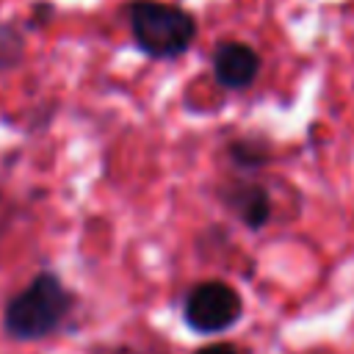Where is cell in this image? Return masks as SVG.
Returning <instances> with one entry per match:
<instances>
[{
  "label": "cell",
  "mask_w": 354,
  "mask_h": 354,
  "mask_svg": "<svg viewBox=\"0 0 354 354\" xmlns=\"http://www.w3.org/2000/svg\"><path fill=\"white\" fill-rule=\"evenodd\" d=\"M77 307L75 290L50 268L36 271L33 279L11 293L3 304L0 326L8 340L39 343L58 335Z\"/></svg>",
  "instance_id": "obj_1"
},
{
  "label": "cell",
  "mask_w": 354,
  "mask_h": 354,
  "mask_svg": "<svg viewBox=\"0 0 354 354\" xmlns=\"http://www.w3.org/2000/svg\"><path fill=\"white\" fill-rule=\"evenodd\" d=\"M124 19L133 44L152 61H174L185 55L199 33L196 17L166 0H127Z\"/></svg>",
  "instance_id": "obj_2"
},
{
  "label": "cell",
  "mask_w": 354,
  "mask_h": 354,
  "mask_svg": "<svg viewBox=\"0 0 354 354\" xmlns=\"http://www.w3.org/2000/svg\"><path fill=\"white\" fill-rule=\"evenodd\" d=\"M183 324L196 335H221L243 315L241 293L224 279H202L191 285L180 304Z\"/></svg>",
  "instance_id": "obj_3"
},
{
  "label": "cell",
  "mask_w": 354,
  "mask_h": 354,
  "mask_svg": "<svg viewBox=\"0 0 354 354\" xmlns=\"http://www.w3.org/2000/svg\"><path fill=\"white\" fill-rule=\"evenodd\" d=\"M218 202L249 230V232H260L274 213L271 205V194L263 183L249 180V177H230L218 185L216 191Z\"/></svg>",
  "instance_id": "obj_4"
},
{
  "label": "cell",
  "mask_w": 354,
  "mask_h": 354,
  "mask_svg": "<svg viewBox=\"0 0 354 354\" xmlns=\"http://www.w3.org/2000/svg\"><path fill=\"white\" fill-rule=\"evenodd\" d=\"M210 69H213V80L221 88L243 91L260 77L263 58L252 44L238 41V39H224V41H218L213 47Z\"/></svg>",
  "instance_id": "obj_5"
},
{
  "label": "cell",
  "mask_w": 354,
  "mask_h": 354,
  "mask_svg": "<svg viewBox=\"0 0 354 354\" xmlns=\"http://www.w3.org/2000/svg\"><path fill=\"white\" fill-rule=\"evenodd\" d=\"M227 160L235 171H260L271 163L274 152L268 147V141L254 138V136H238L232 141H227Z\"/></svg>",
  "instance_id": "obj_6"
},
{
  "label": "cell",
  "mask_w": 354,
  "mask_h": 354,
  "mask_svg": "<svg viewBox=\"0 0 354 354\" xmlns=\"http://www.w3.org/2000/svg\"><path fill=\"white\" fill-rule=\"evenodd\" d=\"M25 25L14 19H0V75L14 72L25 61L28 39H25Z\"/></svg>",
  "instance_id": "obj_7"
},
{
  "label": "cell",
  "mask_w": 354,
  "mask_h": 354,
  "mask_svg": "<svg viewBox=\"0 0 354 354\" xmlns=\"http://www.w3.org/2000/svg\"><path fill=\"white\" fill-rule=\"evenodd\" d=\"M17 213H19V207H17L14 202H8V199L0 194V241H3V238H6V232L11 230V224H14Z\"/></svg>",
  "instance_id": "obj_8"
},
{
  "label": "cell",
  "mask_w": 354,
  "mask_h": 354,
  "mask_svg": "<svg viewBox=\"0 0 354 354\" xmlns=\"http://www.w3.org/2000/svg\"><path fill=\"white\" fill-rule=\"evenodd\" d=\"M53 14H55V6L53 3H33V14H30V19H28V25L25 28H41L44 22H50L53 19Z\"/></svg>",
  "instance_id": "obj_9"
},
{
  "label": "cell",
  "mask_w": 354,
  "mask_h": 354,
  "mask_svg": "<svg viewBox=\"0 0 354 354\" xmlns=\"http://www.w3.org/2000/svg\"><path fill=\"white\" fill-rule=\"evenodd\" d=\"M105 354H166L160 346H133V343H119L108 348Z\"/></svg>",
  "instance_id": "obj_10"
},
{
  "label": "cell",
  "mask_w": 354,
  "mask_h": 354,
  "mask_svg": "<svg viewBox=\"0 0 354 354\" xmlns=\"http://www.w3.org/2000/svg\"><path fill=\"white\" fill-rule=\"evenodd\" d=\"M194 354H241V351H238V346H235V343L221 340V343H207V346L196 348Z\"/></svg>",
  "instance_id": "obj_11"
}]
</instances>
